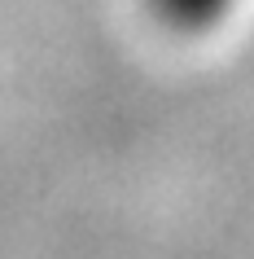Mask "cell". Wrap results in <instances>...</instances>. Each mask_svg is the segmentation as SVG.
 Masks as SVG:
<instances>
[{
    "instance_id": "obj_1",
    "label": "cell",
    "mask_w": 254,
    "mask_h": 259,
    "mask_svg": "<svg viewBox=\"0 0 254 259\" xmlns=\"http://www.w3.org/2000/svg\"><path fill=\"white\" fill-rule=\"evenodd\" d=\"M154 9H158L162 22H171V27H184V31H197L206 22L228 9V0H154Z\"/></svg>"
}]
</instances>
